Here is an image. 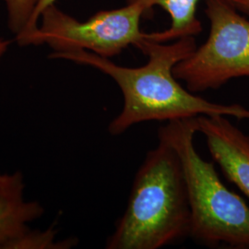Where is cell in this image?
Here are the masks:
<instances>
[{"instance_id":"1","label":"cell","mask_w":249,"mask_h":249,"mask_svg":"<svg viewBox=\"0 0 249 249\" xmlns=\"http://www.w3.org/2000/svg\"><path fill=\"white\" fill-rule=\"evenodd\" d=\"M137 48L148 56L147 63L138 68L119 66L110 58L86 50L53 52L49 57L92 67L116 81L122 91L124 104L121 112L108 125V132L112 136H119L139 123L168 122L199 115L249 120V108L236 104L210 102L179 83L174 75V68L196 49L194 36L184 37L171 44L145 40Z\"/></svg>"},{"instance_id":"2","label":"cell","mask_w":249,"mask_h":249,"mask_svg":"<svg viewBox=\"0 0 249 249\" xmlns=\"http://www.w3.org/2000/svg\"><path fill=\"white\" fill-rule=\"evenodd\" d=\"M158 145L138 170L124 213L107 249H159L190 235V208L181 160L169 141Z\"/></svg>"},{"instance_id":"3","label":"cell","mask_w":249,"mask_h":249,"mask_svg":"<svg viewBox=\"0 0 249 249\" xmlns=\"http://www.w3.org/2000/svg\"><path fill=\"white\" fill-rule=\"evenodd\" d=\"M195 117L168 121L158 130L181 160L190 208L189 237L209 248L249 249V205L224 186L213 163L197 153Z\"/></svg>"},{"instance_id":"4","label":"cell","mask_w":249,"mask_h":249,"mask_svg":"<svg viewBox=\"0 0 249 249\" xmlns=\"http://www.w3.org/2000/svg\"><path fill=\"white\" fill-rule=\"evenodd\" d=\"M146 13L142 5L126 3L119 9L104 10L85 21L63 12L53 4L41 14L35 31L15 37L19 46L47 45L53 52L86 50L111 58L129 45L149 39L141 30V18Z\"/></svg>"},{"instance_id":"5","label":"cell","mask_w":249,"mask_h":249,"mask_svg":"<svg viewBox=\"0 0 249 249\" xmlns=\"http://www.w3.org/2000/svg\"><path fill=\"white\" fill-rule=\"evenodd\" d=\"M211 22L204 44L178 63L174 75L191 92L217 89L229 80L249 77V20L228 0H205Z\"/></svg>"},{"instance_id":"6","label":"cell","mask_w":249,"mask_h":249,"mask_svg":"<svg viewBox=\"0 0 249 249\" xmlns=\"http://www.w3.org/2000/svg\"><path fill=\"white\" fill-rule=\"evenodd\" d=\"M196 131L206 139L209 151L226 178L249 199V136L227 116L199 115Z\"/></svg>"},{"instance_id":"7","label":"cell","mask_w":249,"mask_h":249,"mask_svg":"<svg viewBox=\"0 0 249 249\" xmlns=\"http://www.w3.org/2000/svg\"><path fill=\"white\" fill-rule=\"evenodd\" d=\"M23 174L0 172V249H16L32 229L29 223L40 219L45 209L24 196Z\"/></svg>"},{"instance_id":"8","label":"cell","mask_w":249,"mask_h":249,"mask_svg":"<svg viewBox=\"0 0 249 249\" xmlns=\"http://www.w3.org/2000/svg\"><path fill=\"white\" fill-rule=\"evenodd\" d=\"M199 0H127L126 3H138L146 12L159 6L170 15L168 29L149 34V40L155 43H168L187 36H197L202 32V24L196 18V6Z\"/></svg>"},{"instance_id":"9","label":"cell","mask_w":249,"mask_h":249,"mask_svg":"<svg viewBox=\"0 0 249 249\" xmlns=\"http://www.w3.org/2000/svg\"><path fill=\"white\" fill-rule=\"evenodd\" d=\"M8 13V25L14 36L25 29L39 0H2Z\"/></svg>"},{"instance_id":"10","label":"cell","mask_w":249,"mask_h":249,"mask_svg":"<svg viewBox=\"0 0 249 249\" xmlns=\"http://www.w3.org/2000/svg\"><path fill=\"white\" fill-rule=\"evenodd\" d=\"M54 1L55 0H39L37 5H36V9L34 10L31 18H30L28 23H27L25 29L23 30V32H21L19 35L15 36V37L24 36V35L30 34L33 31H35L36 28L38 27V25H39V20H40V17H41V14L43 13V11L46 8H48L49 6L54 4Z\"/></svg>"},{"instance_id":"11","label":"cell","mask_w":249,"mask_h":249,"mask_svg":"<svg viewBox=\"0 0 249 249\" xmlns=\"http://www.w3.org/2000/svg\"><path fill=\"white\" fill-rule=\"evenodd\" d=\"M241 13L249 16V0H228Z\"/></svg>"},{"instance_id":"12","label":"cell","mask_w":249,"mask_h":249,"mask_svg":"<svg viewBox=\"0 0 249 249\" xmlns=\"http://www.w3.org/2000/svg\"><path fill=\"white\" fill-rule=\"evenodd\" d=\"M10 44H11V42L9 40L0 37V61L2 60V58L4 57L6 53L8 52Z\"/></svg>"}]
</instances>
